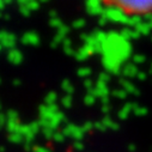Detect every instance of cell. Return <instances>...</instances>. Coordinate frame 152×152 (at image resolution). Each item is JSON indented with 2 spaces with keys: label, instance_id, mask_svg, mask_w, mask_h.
Segmentation results:
<instances>
[{
  "label": "cell",
  "instance_id": "6da1fadb",
  "mask_svg": "<svg viewBox=\"0 0 152 152\" xmlns=\"http://www.w3.org/2000/svg\"><path fill=\"white\" fill-rule=\"evenodd\" d=\"M111 9L126 16H146L152 13V0H101Z\"/></svg>",
  "mask_w": 152,
  "mask_h": 152
}]
</instances>
